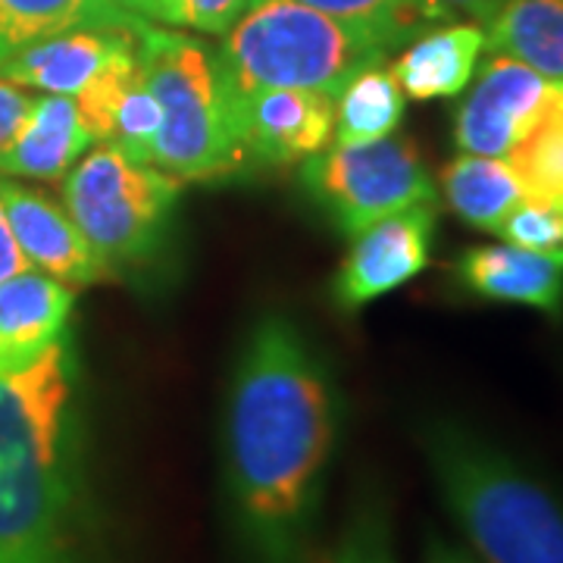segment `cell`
I'll return each mask as SVG.
<instances>
[{
    "label": "cell",
    "mask_w": 563,
    "mask_h": 563,
    "mask_svg": "<svg viewBox=\"0 0 563 563\" xmlns=\"http://www.w3.org/2000/svg\"><path fill=\"white\" fill-rule=\"evenodd\" d=\"M485 47L563 81V0H504L485 25Z\"/></svg>",
    "instance_id": "ac0fdd59"
},
{
    "label": "cell",
    "mask_w": 563,
    "mask_h": 563,
    "mask_svg": "<svg viewBox=\"0 0 563 563\" xmlns=\"http://www.w3.org/2000/svg\"><path fill=\"white\" fill-rule=\"evenodd\" d=\"M179 191V179L125 157L113 141H98L63 176V210L117 276L120 269L157 261Z\"/></svg>",
    "instance_id": "8992f818"
},
{
    "label": "cell",
    "mask_w": 563,
    "mask_h": 563,
    "mask_svg": "<svg viewBox=\"0 0 563 563\" xmlns=\"http://www.w3.org/2000/svg\"><path fill=\"white\" fill-rule=\"evenodd\" d=\"M161 132V103L151 95L147 81H132V88L125 91L117 113V129H113V144L120 147L125 157L135 163H147L151 166V151H154V139Z\"/></svg>",
    "instance_id": "484cf974"
},
{
    "label": "cell",
    "mask_w": 563,
    "mask_h": 563,
    "mask_svg": "<svg viewBox=\"0 0 563 563\" xmlns=\"http://www.w3.org/2000/svg\"><path fill=\"white\" fill-rule=\"evenodd\" d=\"M339 442V398L288 317L266 313L232 369L222 470L244 563H307Z\"/></svg>",
    "instance_id": "6da1fadb"
},
{
    "label": "cell",
    "mask_w": 563,
    "mask_h": 563,
    "mask_svg": "<svg viewBox=\"0 0 563 563\" xmlns=\"http://www.w3.org/2000/svg\"><path fill=\"white\" fill-rule=\"evenodd\" d=\"M139 69L161 103L151 166L179 181L232 176L244 166L235 113L213 54L198 38L144 22Z\"/></svg>",
    "instance_id": "5b68a950"
},
{
    "label": "cell",
    "mask_w": 563,
    "mask_h": 563,
    "mask_svg": "<svg viewBox=\"0 0 563 563\" xmlns=\"http://www.w3.org/2000/svg\"><path fill=\"white\" fill-rule=\"evenodd\" d=\"M0 563H110L69 332L0 376Z\"/></svg>",
    "instance_id": "7a4b0ae2"
},
{
    "label": "cell",
    "mask_w": 563,
    "mask_h": 563,
    "mask_svg": "<svg viewBox=\"0 0 563 563\" xmlns=\"http://www.w3.org/2000/svg\"><path fill=\"white\" fill-rule=\"evenodd\" d=\"M457 279L495 303H520L548 317L563 313V266L520 244H479L463 251Z\"/></svg>",
    "instance_id": "5bb4252c"
},
{
    "label": "cell",
    "mask_w": 563,
    "mask_h": 563,
    "mask_svg": "<svg viewBox=\"0 0 563 563\" xmlns=\"http://www.w3.org/2000/svg\"><path fill=\"white\" fill-rule=\"evenodd\" d=\"M22 269H29V263L22 257L20 244L10 232V222H7V213L0 207V282H7L10 276H16Z\"/></svg>",
    "instance_id": "f546056e"
},
{
    "label": "cell",
    "mask_w": 563,
    "mask_h": 563,
    "mask_svg": "<svg viewBox=\"0 0 563 563\" xmlns=\"http://www.w3.org/2000/svg\"><path fill=\"white\" fill-rule=\"evenodd\" d=\"M307 563H398L391 517L379 492H363L351 504L339 539Z\"/></svg>",
    "instance_id": "7402d4cb"
},
{
    "label": "cell",
    "mask_w": 563,
    "mask_h": 563,
    "mask_svg": "<svg viewBox=\"0 0 563 563\" xmlns=\"http://www.w3.org/2000/svg\"><path fill=\"white\" fill-rule=\"evenodd\" d=\"M551 91L554 81L539 76L526 63L495 54L457 107L454 144L463 154L507 157L517 141H523L542 120Z\"/></svg>",
    "instance_id": "ba28073f"
},
{
    "label": "cell",
    "mask_w": 563,
    "mask_h": 563,
    "mask_svg": "<svg viewBox=\"0 0 563 563\" xmlns=\"http://www.w3.org/2000/svg\"><path fill=\"white\" fill-rule=\"evenodd\" d=\"M301 181L347 239L398 210L435 203V181L404 135L325 147L303 161Z\"/></svg>",
    "instance_id": "52a82bcc"
},
{
    "label": "cell",
    "mask_w": 563,
    "mask_h": 563,
    "mask_svg": "<svg viewBox=\"0 0 563 563\" xmlns=\"http://www.w3.org/2000/svg\"><path fill=\"white\" fill-rule=\"evenodd\" d=\"M139 32H103V29H76L54 38H44L20 51L0 66V76L22 88L44 95L79 98L101 69L125 47H132Z\"/></svg>",
    "instance_id": "4fadbf2b"
},
{
    "label": "cell",
    "mask_w": 563,
    "mask_h": 563,
    "mask_svg": "<svg viewBox=\"0 0 563 563\" xmlns=\"http://www.w3.org/2000/svg\"><path fill=\"white\" fill-rule=\"evenodd\" d=\"M548 113L563 120V81L561 85L554 81V91H551V101H548Z\"/></svg>",
    "instance_id": "d6a6232c"
},
{
    "label": "cell",
    "mask_w": 563,
    "mask_h": 563,
    "mask_svg": "<svg viewBox=\"0 0 563 563\" xmlns=\"http://www.w3.org/2000/svg\"><path fill=\"white\" fill-rule=\"evenodd\" d=\"M498 235L563 266V198H523Z\"/></svg>",
    "instance_id": "d4e9b609"
},
{
    "label": "cell",
    "mask_w": 563,
    "mask_h": 563,
    "mask_svg": "<svg viewBox=\"0 0 563 563\" xmlns=\"http://www.w3.org/2000/svg\"><path fill=\"white\" fill-rule=\"evenodd\" d=\"M135 79H139V38H135L132 47H125L120 57L107 63L101 76L91 81L79 98H73L81 117V125L88 129L95 144L113 139L120 103Z\"/></svg>",
    "instance_id": "cb8c5ba5"
},
{
    "label": "cell",
    "mask_w": 563,
    "mask_h": 563,
    "mask_svg": "<svg viewBox=\"0 0 563 563\" xmlns=\"http://www.w3.org/2000/svg\"><path fill=\"white\" fill-rule=\"evenodd\" d=\"M0 207L7 213L22 257L32 269L47 273L73 288L113 279V273L91 251V244L85 242L69 213L47 195L13 179H0Z\"/></svg>",
    "instance_id": "8fae6325"
},
{
    "label": "cell",
    "mask_w": 563,
    "mask_h": 563,
    "mask_svg": "<svg viewBox=\"0 0 563 563\" xmlns=\"http://www.w3.org/2000/svg\"><path fill=\"white\" fill-rule=\"evenodd\" d=\"M91 144L73 98L41 95L32 101L20 135L0 154V179L63 181Z\"/></svg>",
    "instance_id": "9a60e30c"
},
{
    "label": "cell",
    "mask_w": 563,
    "mask_h": 563,
    "mask_svg": "<svg viewBox=\"0 0 563 563\" xmlns=\"http://www.w3.org/2000/svg\"><path fill=\"white\" fill-rule=\"evenodd\" d=\"M435 203H417L354 235L347 257L335 273L332 295L342 310H361L369 301L420 276L432 257Z\"/></svg>",
    "instance_id": "9c48e42d"
},
{
    "label": "cell",
    "mask_w": 563,
    "mask_h": 563,
    "mask_svg": "<svg viewBox=\"0 0 563 563\" xmlns=\"http://www.w3.org/2000/svg\"><path fill=\"white\" fill-rule=\"evenodd\" d=\"M442 195L448 207L466 225L498 235L504 220L520 207L523 188L504 157H479L463 154L442 169Z\"/></svg>",
    "instance_id": "d6986e66"
},
{
    "label": "cell",
    "mask_w": 563,
    "mask_h": 563,
    "mask_svg": "<svg viewBox=\"0 0 563 563\" xmlns=\"http://www.w3.org/2000/svg\"><path fill=\"white\" fill-rule=\"evenodd\" d=\"M301 3L357 29L366 38L383 44L385 51H398L407 41L435 25L422 0H301Z\"/></svg>",
    "instance_id": "44dd1931"
},
{
    "label": "cell",
    "mask_w": 563,
    "mask_h": 563,
    "mask_svg": "<svg viewBox=\"0 0 563 563\" xmlns=\"http://www.w3.org/2000/svg\"><path fill=\"white\" fill-rule=\"evenodd\" d=\"M485 51V29L476 22L432 25L413 41H407L391 76L413 101L457 98L476 73Z\"/></svg>",
    "instance_id": "2e32d148"
},
{
    "label": "cell",
    "mask_w": 563,
    "mask_h": 563,
    "mask_svg": "<svg viewBox=\"0 0 563 563\" xmlns=\"http://www.w3.org/2000/svg\"><path fill=\"white\" fill-rule=\"evenodd\" d=\"M426 563H473L470 558H463L461 551H454L451 544L429 542L426 548Z\"/></svg>",
    "instance_id": "1f68e13d"
},
{
    "label": "cell",
    "mask_w": 563,
    "mask_h": 563,
    "mask_svg": "<svg viewBox=\"0 0 563 563\" xmlns=\"http://www.w3.org/2000/svg\"><path fill=\"white\" fill-rule=\"evenodd\" d=\"M144 20L113 0H0V66L20 51L76 29L139 32Z\"/></svg>",
    "instance_id": "e0dca14e"
},
{
    "label": "cell",
    "mask_w": 563,
    "mask_h": 563,
    "mask_svg": "<svg viewBox=\"0 0 563 563\" xmlns=\"http://www.w3.org/2000/svg\"><path fill=\"white\" fill-rule=\"evenodd\" d=\"M526 198H563V120L544 117L504 157Z\"/></svg>",
    "instance_id": "603a6c76"
},
{
    "label": "cell",
    "mask_w": 563,
    "mask_h": 563,
    "mask_svg": "<svg viewBox=\"0 0 563 563\" xmlns=\"http://www.w3.org/2000/svg\"><path fill=\"white\" fill-rule=\"evenodd\" d=\"M254 0H169V25L225 35Z\"/></svg>",
    "instance_id": "4316f807"
},
{
    "label": "cell",
    "mask_w": 563,
    "mask_h": 563,
    "mask_svg": "<svg viewBox=\"0 0 563 563\" xmlns=\"http://www.w3.org/2000/svg\"><path fill=\"white\" fill-rule=\"evenodd\" d=\"M422 3H426V0H422ZM426 10H429V7H426ZM429 16H432V13H429ZM432 20H435V16H432Z\"/></svg>",
    "instance_id": "836d02e7"
},
{
    "label": "cell",
    "mask_w": 563,
    "mask_h": 563,
    "mask_svg": "<svg viewBox=\"0 0 563 563\" xmlns=\"http://www.w3.org/2000/svg\"><path fill=\"white\" fill-rule=\"evenodd\" d=\"M404 120V91L391 69L369 66L357 73L335 98V144H369L398 132Z\"/></svg>",
    "instance_id": "ffe728a7"
},
{
    "label": "cell",
    "mask_w": 563,
    "mask_h": 563,
    "mask_svg": "<svg viewBox=\"0 0 563 563\" xmlns=\"http://www.w3.org/2000/svg\"><path fill=\"white\" fill-rule=\"evenodd\" d=\"M420 448L448 514L485 563H563V498L461 420L422 422Z\"/></svg>",
    "instance_id": "3957f363"
},
{
    "label": "cell",
    "mask_w": 563,
    "mask_h": 563,
    "mask_svg": "<svg viewBox=\"0 0 563 563\" xmlns=\"http://www.w3.org/2000/svg\"><path fill=\"white\" fill-rule=\"evenodd\" d=\"M244 163L288 166L325 151L335 132V98L303 88H266L235 107Z\"/></svg>",
    "instance_id": "30bf717a"
},
{
    "label": "cell",
    "mask_w": 563,
    "mask_h": 563,
    "mask_svg": "<svg viewBox=\"0 0 563 563\" xmlns=\"http://www.w3.org/2000/svg\"><path fill=\"white\" fill-rule=\"evenodd\" d=\"M113 3L144 22H163V25H169V0H113Z\"/></svg>",
    "instance_id": "4dcf8cb0"
},
{
    "label": "cell",
    "mask_w": 563,
    "mask_h": 563,
    "mask_svg": "<svg viewBox=\"0 0 563 563\" xmlns=\"http://www.w3.org/2000/svg\"><path fill=\"white\" fill-rule=\"evenodd\" d=\"M501 3L504 0H426L435 22H476L483 29L501 10Z\"/></svg>",
    "instance_id": "f1b7e54d"
},
{
    "label": "cell",
    "mask_w": 563,
    "mask_h": 563,
    "mask_svg": "<svg viewBox=\"0 0 563 563\" xmlns=\"http://www.w3.org/2000/svg\"><path fill=\"white\" fill-rule=\"evenodd\" d=\"M76 288L38 269L0 282V376H13L38 361L66 335Z\"/></svg>",
    "instance_id": "7c38bea8"
},
{
    "label": "cell",
    "mask_w": 563,
    "mask_h": 563,
    "mask_svg": "<svg viewBox=\"0 0 563 563\" xmlns=\"http://www.w3.org/2000/svg\"><path fill=\"white\" fill-rule=\"evenodd\" d=\"M32 101L35 98L22 85L0 76V154L20 135L22 122L29 117V110H32Z\"/></svg>",
    "instance_id": "83f0119b"
},
{
    "label": "cell",
    "mask_w": 563,
    "mask_h": 563,
    "mask_svg": "<svg viewBox=\"0 0 563 563\" xmlns=\"http://www.w3.org/2000/svg\"><path fill=\"white\" fill-rule=\"evenodd\" d=\"M385 57L383 44L301 0H254L213 54L232 113L266 88L339 98L357 73L383 66Z\"/></svg>",
    "instance_id": "277c9868"
}]
</instances>
